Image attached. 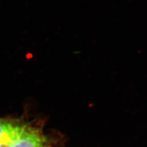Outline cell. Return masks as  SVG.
I'll use <instances>...</instances> for the list:
<instances>
[{"label": "cell", "instance_id": "obj_1", "mask_svg": "<svg viewBox=\"0 0 147 147\" xmlns=\"http://www.w3.org/2000/svg\"><path fill=\"white\" fill-rule=\"evenodd\" d=\"M10 119H0V134L3 131V130L8 126Z\"/></svg>", "mask_w": 147, "mask_h": 147}]
</instances>
